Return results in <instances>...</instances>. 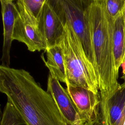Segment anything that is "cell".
<instances>
[{
    "label": "cell",
    "instance_id": "obj_6",
    "mask_svg": "<svg viewBox=\"0 0 125 125\" xmlns=\"http://www.w3.org/2000/svg\"><path fill=\"white\" fill-rule=\"evenodd\" d=\"M12 38L24 43L31 52L45 51L47 48L39 21L18 8Z\"/></svg>",
    "mask_w": 125,
    "mask_h": 125
},
{
    "label": "cell",
    "instance_id": "obj_4",
    "mask_svg": "<svg viewBox=\"0 0 125 125\" xmlns=\"http://www.w3.org/2000/svg\"><path fill=\"white\" fill-rule=\"evenodd\" d=\"M59 0L66 21L69 23L74 32L80 42L86 59L94 69L97 76L91 33L86 13L87 0Z\"/></svg>",
    "mask_w": 125,
    "mask_h": 125
},
{
    "label": "cell",
    "instance_id": "obj_11",
    "mask_svg": "<svg viewBox=\"0 0 125 125\" xmlns=\"http://www.w3.org/2000/svg\"><path fill=\"white\" fill-rule=\"evenodd\" d=\"M45 60L42 53L41 58L49 70V74L60 82L66 83V76L62 49L61 45H57L47 48Z\"/></svg>",
    "mask_w": 125,
    "mask_h": 125
},
{
    "label": "cell",
    "instance_id": "obj_7",
    "mask_svg": "<svg viewBox=\"0 0 125 125\" xmlns=\"http://www.w3.org/2000/svg\"><path fill=\"white\" fill-rule=\"evenodd\" d=\"M100 115L103 125H124L125 121V81L111 95L101 98Z\"/></svg>",
    "mask_w": 125,
    "mask_h": 125
},
{
    "label": "cell",
    "instance_id": "obj_9",
    "mask_svg": "<svg viewBox=\"0 0 125 125\" xmlns=\"http://www.w3.org/2000/svg\"><path fill=\"white\" fill-rule=\"evenodd\" d=\"M66 85V89L83 122L94 118L100 113V94L81 86L69 84Z\"/></svg>",
    "mask_w": 125,
    "mask_h": 125
},
{
    "label": "cell",
    "instance_id": "obj_18",
    "mask_svg": "<svg viewBox=\"0 0 125 125\" xmlns=\"http://www.w3.org/2000/svg\"><path fill=\"white\" fill-rule=\"evenodd\" d=\"M123 18H124V26H125V7L124 8V11H123ZM123 63H125V59L124 60V62H123Z\"/></svg>",
    "mask_w": 125,
    "mask_h": 125
},
{
    "label": "cell",
    "instance_id": "obj_1",
    "mask_svg": "<svg viewBox=\"0 0 125 125\" xmlns=\"http://www.w3.org/2000/svg\"><path fill=\"white\" fill-rule=\"evenodd\" d=\"M0 91L28 125H68L52 96L24 69L0 65Z\"/></svg>",
    "mask_w": 125,
    "mask_h": 125
},
{
    "label": "cell",
    "instance_id": "obj_19",
    "mask_svg": "<svg viewBox=\"0 0 125 125\" xmlns=\"http://www.w3.org/2000/svg\"><path fill=\"white\" fill-rule=\"evenodd\" d=\"M124 81H125V79H124Z\"/></svg>",
    "mask_w": 125,
    "mask_h": 125
},
{
    "label": "cell",
    "instance_id": "obj_8",
    "mask_svg": "<svg viewBox=\"0 0 125 125\" xmlns=\"http://www.w3.org/2000/svg\"><path fill=\"white\" fill-rule=\"evenodd\" d=\"M47 91L52 96L68 125H82L83 122L66 89L49 74Z\"/></svg>",
    "mask_w": 125,
    "mask_h": 125
},
{
    "label": "cell",
    "instance_id": "obj_5",
    "mask_svg": "<svg viewBox=\"0 0 125 125\" xmlns=\"http://www.w3.org/2000/svg\"><path fill=\"white\" fill-rule=\"evenodd\" d=\"M66 19L59 0H46L39 21L47 48L59 45Z\"/></svg>",
    "mask_w": 125,
    "mask_h": 125
},
{
    "label": "cell",
    "instance_id": "obj_16",
    "mask_svg": "<svg viewBox=\"0 0 125 125\" xmlns=\"http://www.w3.org/2000/svg\"><path fill=\"white\" fill-rule=\"evenodd\" d=\"M82 125H103L100 113L94 118L84 122Z\"/></svg>",
    "mask_w": 125,
    "mask_h": 125
},
{
    "label": "cell",
    "instance_id": "obj_15",
    "mask_svg": "<svg viewBox=\"0 0 125 125\" xmlns=\"http://www.w3.org/2000/svg\"><path fill=\"white\" fill-rule=\"evenodd\" d=\"M106 11L113 21L123 14L125 0H105Z\"/></svg>",
    "mask_w": 125,
    "mask_h": 125
},
{
    "label": "cell",
    "instance_id": "obj_3",
    "mask_svg": "<svg viewBox=\"0 0 125 125\" xmlns=\"http://www.w3.org/2000/svg\"><path fill=\"white\" fill-rule=\"evenodd\" d=\"M66 76V83L81 86L100 94L96 72L88 62L81 45L66 21L61 43Z\"/></svg>",
    "mask_w": 125,
    "mask_h": 125
},
{
    "label": "cell",
    "instance_id": "obj_14",
    "mask_svg": "<svg viewBox=\"0 0 125 125\" xmlns=\"http://www.w3.org/2000/svg\"><path fill=\"white\" fill-rule=\"evenodd\" d=\"M0 125H28L14 106L7 102L2 115Z\"/></svg>",
    "mask_w": 125,
    "mask_h": 125
},
{
    "label": "cell",
    "instance_id": "obj_13",
    "mask_svg": "<svg viewBox=\"0 0 125 125\" xmlns=\"http://www.w3.org/2000/svg\"><path fill=\"white\" fill-rule=\"evenodd\" d=\"M46 0H18L15 1L18 10L39 21Z\"/></svg>",
    "mask_w": 125,
    "mask_h": 125
},
{
    "label": "cell",
    "instance_id": "obj_2",
    "mask_svg": "<svg viewBox=\"0 0 125 125\" xmlns=\"http://www.w3.org/2000/svg\"><path fill=\"white\" fill-rule=\"evenodd\" d=\"M86 13L100 98H105L113 93L120 85L114 55V21L106 11L105 0H87Z\"/></svg>",
    "mask_w": 125,
    "mask_h": 125
},
{
    "label": "cell",
    "instance_id": "obj_17",
    "mask_svg": "<svg viewBox=\"0 0 125 125\" xmlns=\"http://www.w3.org/2000/svg\"><path fill=\"white\" fill-rule=\"evenodd\" d=\"M121 66H122V69H123V73L124 74H125V63L122 64ZM122 78L124 80L125 79V76H122Z\"/></svg>",
    "mask_w": 125,
    "mask_h": 125
},
{
    "label": "cell",
    "instance_id": "obj_12",
    "mask_svg": "<svg viewBox=\"0 0 125 125\" xmlns=\"http://www.w3.org/2000/svg\"><path fill=\"white\" fill-rule=\"evenodd\" d=\"M113 46L116 69L119 72L125 59V32L123 14L114 21Z\"/></svg>",
    "mask_w": 125,
    "mask_h": 125
},
{
    "label": "cell",
    "instance_id": "obj_10",
    "mask_svg": "<svg viewBox=\"0 0 125 125\" xmlns=\"http://www.w3.org/2000/svg\"><path fill=\"white\" fill-rule=\"evenodd\" d=\"M1 13L3 28V42L1 58V65L9 66L10 52L13 41V34L17 8L15 1L11 0H0Z\"/></svg>",
    "mask_w": 125,
    "mask_h": 125
}]
</instances>
